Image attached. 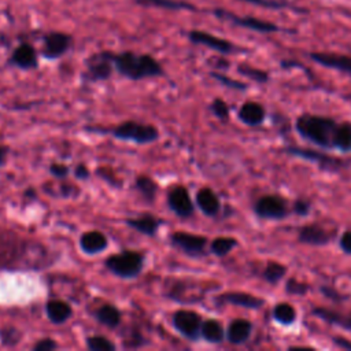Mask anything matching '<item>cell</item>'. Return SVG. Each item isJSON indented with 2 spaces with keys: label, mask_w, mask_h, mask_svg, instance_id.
<instances>
[{
  "label": "cell",
  "mask_w": 351,
  "mask_h": 351,
  "mask_svg": "<svg viewBox=\"0 0 351 351\" xmlns=\"http://www.w3.org/2000/svg\"><path fill=\"white\" fill-rule=\"evenodd\" d=\"M336 126L337 122L332 117L307 112L299 115L295 121V130L303 140L325 149H332V138Z\"/></svg>",
  "instance_id": "1"
},
{
  "label": "cell",
  "mask_w": 351,
  "mask_h": 351,
  "mask_svg": "<svg viewBox=\"0 0 351 351\" xmlns=\"http://www.w3.org/2000/svg\"><path fill=\"white\" fill-rule=\"evenodd\" d=\"M115 70L133 81L159 77L163 74L162 64L151 55H137L134 52L112 53Z\"/></svg>",
  "instance_id": "2"
},
{
  "label": "cell",
  "mask_w": 351,
  "mask_h": 351,
  "mask_svg": "<svg viewBox=\"0 0 351 351\" xmlns=\"http://www.w3.org/2000/svg\"><path fill=\"white\" fill-rule=\"evenodd\" d=\"M85 130L90 133L110 134L118 140L133 141L136 144H149L159 138L156 126L137 121H125L115 126H85Z\"/></svg>",
  "instance_id": "3"
},
{
  "label": "cell",
  "mask_w": 351,
  "mask_h": 351,
  "mask_svg": "<svg viewBox=\"0 0 351 351\" xmlns=\"http://www.w3.org/2000/svg\"><path fill=\"white\" fill-rule=\"evenodd\" d=\"M145 256L140 251L123 250L118 254L110 255L104 261V266L108 271L119 278H136L144 269Z\"/></svg>",
  "instance_id": "4"
},
{
  "label": "cell",
  "mask_w": 351,
  "mask_h": 351,
  "mask_svg": "<svg viewBox=\"0 0 351 351\" xmlns=\"http://www.w3.org/2000/svg\"><path fill=\"white\" fill-rule=\"evenodd\" d=\"M284 152L308 162L315 163L321 170L329 171V173H337L341 169H346L348 166V162L332 155H328L325 152L313 149V148H304L298 145H287L284 148Z\"/></svg>",
  "instance_id": "5"
},
{
  "label": "cell",
  "mask_w": 351,
  "mask_h": 351,
  "mask_svg": "<svg viewBox=\"0 0 351 351\" xmlns=\"http://www.w3.org/2000/svg\"><path fill=\"white\" fill-rule=\"evenodd\" d=\"M252 210L258 218L267 221H281L288 217L291 211L288 200L277 193H267L259 196L255 200Z\"/></svg>",
  "instance_id": "6"
},
{
  "label": "cell",
  "mask_w": 351,
  "mask_h": 351,
  "mask_svg": "<svg viewBox=\"0 0 351 351\" xmlns=\"http://www.w3.org/2000/svg\"><path fill=\"white\" fill-rule=\"evenodd\" d=\"M114 62L111 52H100L92 55L86 62V70L82 80L86 82H97L108 80L114 71Z\"/></svg>",
  "instance_id": "7"
},
{
  "label": "cell",
  "mask_w": 351,
  "mask_h": 351,
  "mask_svg": "<svg viewBox=\"0 0 351 351\" xmlns=\"http://www.w3.org/2000/svg\"><path fill=\"white\" fill-rule=\"evenodd\" d=\"M173 326L178 333L191 341L200 339V329L203 318L200 314L192 310H177L171 317Z\"/></svg>",
  "instance_id": "8"
},
{
  "label": "cell",
  "mask_w": 351,
  "mask_h": 351,
  "mask_svg": "<svg viewBox=\"0 0 351 351\" xmlns=\"http://www.w3.org/2000/svg\"><path fill=\"white\" fill-rule=\"evenodd\" d=\"M170 243L173 247L178 248L189 256H203L206 255V245L208 239L202 234L177 230L170 234Z\"/></svg>",
  "instance_id": "9"
},
{
  "label": "cell",
  "mask_w": 351,
  "mask_h": 351,
  "mask_svg": "<svg viewBox=\"0 0 351 351\" xmlns=\"http://www.w3.org/2000/svg\"><path fill=\"white\" fill-rule=\"evenodd\" d=\"M167 204L169 208L180 218H189L193 215L195 204L184 185H174L169 189Z\"/></svg>",
  "instance_id": "10"
},
{
  "label": "cell",
  "mask_w": 351,
  "mask_h": 351,
  "mask_svg": "<svg viewBox=\"0 0 351 351\" xmlns=\"http://www.w3.org/2000/svg\"><path fill=\"white\" fill-rule=\"evenodd\" d=\"M215 304L218 307L223 304H233L248 310H259L265 304V299L243 291H229L218 295L215 298Z\"/></svg>",
  "instance_id": "11"
},
{
  "label": "cell",
  "mask_w": 351,
  "mask_h": 351,
  "mask_svg": "<svg viewBox=\"0 0 351 351\" xmlns=\"http://www.w3.org/2000/svg\"><path fill=\"white\" fill-rule=\"evenodd\" d=\"M333 237H335V233L332 230H328L326 228L318 223H307L299 228L298 230L299 243H303L307 245L324 247V245H328Z\"/></svg>",
  "instance_id": "12"
},
{
  "label": "cell",
  "mask_w": 351,
  "mask_h": 351,
  "mask_svg": "<svg viewBox=\"0 0 351 351\" xmlns=\"http://www.w3.org/2000/svg\"><path fill=\"white\" fill-rule=\"evenodd\" d=\"M70 45H71V37L69 34L53 32L44 37V45H43L41 53L47 59H58L69 51Z\"/></svg>",
  "instance_id": "13"
},
{
  "label": "cell",
  "mask_w": 351,
  "mask_h": 351,
  "mask_svg": "<svg viewBox=\"0 0 351 351\" xmlns=\"http://www.w3.org/2000/svg\"><path fill=\"white\" fill-rule=\"evenodd\" d=\"M215 14L221 18H226L229 21H232L234 25H239L241 27L245 29H251L254 32H259V33H273V32H278L280 27L274 23H270L267 21H262L254 16H237L233 15L230 12L226 11H215Z\"/></svg>",
  "instance_id": "14"
},
{
  "label": "cell",
  "mask_w": 351,
  "mask_h": 351,
  "mask_svg": "<svg viewBox=\"0 0 351 351\" xmlns=\"http://www.w3.org/2000/svg\"><path fill=\"white\" fill-rule=\"evenodd\" d=\"M311 314L329 325L351 330V311H340L325 306H314L311 308Z\"/></svg>",
  "instance_id": "15"
},
{
  "label": "cell",
  "mask_w": 351,
  "mask_h": 351,
  "mask_svg": "<svg viewBox=\"0 0 351 351\" xmlns=\"http://www.w3.org/2000/svg\"><path fill=\"white\" fill-rule=\"evenodd\" d=\"M189 40L195 44H200L204 47H208L210 49H214L219 53H230L233 52L236 48L232 43H229L228 40H223L221 37H217L214 34H210L207 32H202V30H192L189 32Z\"/></svg>",
  "instance_id": "16"
},
{
  "label": "cell",
  "mask_w": 351,
  "mask_h": 351,
  "mask_svg": "<svg viewBox=\"0 0 351 351\" xmlns=\"http://www.w3.org/2000/svg\"><path fill=\"white\" fill-rule=\"evenodd\" d=\"M311 60L315 63L328 67L335 69L341 73H347L351 75V56L346 55H337V53H328V52H311L310 53Z\"/></svg>",
  "instance_id": "17"
},
{
  "label": "cell",
  "mask_w": 351,
  "mask_h": 351,
  "mask_svg": "<svg viewBox=\"0 0 351 351\" xmlns=\"http://www.w3.org/2000/svg\"><path fill=\"white\" fill-rule=\"evenodd\" d=\"M252 322L245 318H234L225 329V337L230 344L239 346L245 343L252 333Z\"/></svg>",
  "instance_id": "18"
},
{
  "label": "cell",
  "mask_w": 351,
  "mask_h": 351,
  "mask_svg": "<svg viewBox=\"0 0 351 351\" xmlns=\"http://www.w3.org/2000/svg\"><path fill=\"white\" fill-rule=\"evenodd\" d=\"M196 206L207 217H217L221 211V200L218 195L208 186H203L196 192Z\"/></svg>",
  "instance_id": "19"
},
{
  "label": "cell",
  "mask_w": 351,
  "mask_h": 351,
  "mask_svg": "<svg viewBox=\"0 0 351 351\" xmlns=\"http://www.w3.org/2000/svg\"><path fill=\"white\" fill-rule=\"evenodd\" d=\"M237 118L248 126H259L265 122L266 110L258 101H245L239 107Z\"/></svg>",
  "instance_id": "20"
},
{
  "label": "cell",
  "mask_w": 351,
  "mask_h": 351,
  "mask_svg": "<svg viewBox=\"0 0 351 351\" xmlns=\"http://www.w3.org/2000/svg\"><path fill=\"white\" fill-rule=\"evenodd\" d=\"M11 63L22 70L36 69L38 64L37 52L30 44L23 43L14 49V52L11 55Z\"/></svg>",
  "instance_id": "21"
},
{
  "label": "cell",
  "mask_w": 351,
  "mask_h": 351,
  "mask_svg": "<svg viewBox=\"0 0 351 351\" xmlns=\"http://www.w3.org/2000/svg\"><path fill=\"white\" fill-rule=\"evenodd\" d=\"M125 222L128 226L145 236H155L159 226L163 225L162 218H158L152 214H141L133 218H128Z\"/></svg>",
  "instance_id": "22"
},
{
  "label": "cell",
  "mask_w": 351,
  "mask_h": 351,
  "mask_svg": "<svg viewBox=\"0 0 351 351\" xmlns=\"http://www.w3.org/2000/svg\"><path fill=\"white\" fill-rule=\"evenodd\" d=\"M80 247L88 255H95L108 247L107 237L99 230H88L80 237Z\"/></svg>",
  "instance_id": "23"
},
{
  "label": "cell",
  "mask_w": 351,
  "mask_h": 351,
  "mask_svg": "<svg viewBox=\"0 0 351 351\" xmlns=\"http://www.w3.org/2000/svg\"><path fill=\"white\" fill-rule=\"evenodd\" d=\"M45 314L52 324L60 325V324H64L71 317L73 308L64 300L51 299L45 303Z\"/></svg>",
  "instance_id": "24"
},
{
  "label": "cell",
  "mask_w": 351,
  "mask_h": 351,
  "mask_svg": "<svg viewBox=\"0 0 351 351\" xmlns=\"http://www.w3.org/2000/svg\"><path fill=\"white\" fill-rule=\"evenodd\" d=\"M200 337L203 340H206L207 343L219 344L226 339L225 337V328L218 319H214V318L203 319L202 329H200Z\"/></svg>",
  "instance_id": "25"
},
{
  "label": "cell",
  "mask_w": 351,
  "mask_h": 351,
  "mask_svg": "<svg viewBox=\"0 0 351 351\" xmlns=\"http://www.w3.org/2000/svg\"><path fill=\"white\" fill-rule=\"evenodd\" d=\"M95 317L96 319L110 328V329H115L119 326L121 321H122V314L119 311V308L111 303H104L101 304L96 311H95Z\"/></svg>",
  "instance_id": "26"
},
{
  "label": "cell",
  "mask_w": 351,
  "mask_h": 351,
  "mask_svg": "<svg viewBox=\"0 0 351 351\" xmlns=\"http://www.w3.org/2000/svg\"><path fill=\"white\" fill-rule=\"evenodd\" d=\"M332 149L343 154L351 152V122L337 123L332 138Z\"/></svg>",
  "instance_id": "27"
},
{
  "label": "cell",
  "mask_w": 351,
  "mask_h": 351,
  "mask_svg": "<svg viewBox=\"0 0 351 351\" xmlns=\"http://www.w3.org/2000/svg\"><path fill=\"white\" fill-rule=\"evenodd\" d=\"M296 317H298V313L295 307L288 302H280L274 304L271 310V318L284 326L292 325L296 321Z\"/></svg>",
  "instance_id": "28"
},
{
  "label": "cell",
  "mask_w": 351,
  "mask_h": 351,
  "mask_svg": "<svg viewBox=\"0 0 351 351\" xmlns=\"http://www.w3.org/2000/svg\"><path fill=\"white\" fill-rule=\"evenodd\" d=\"M134 188L140 192V195L144 197L145 202H148V203L155 202L159 186L154 181V178H151L149 176H145V174L137 176L134 178Z\"/></svg>",
  "instance_id": "29"
},
{
  "label": "cell",
  "mask_w": 351,
  "mask_h": 351,
  "mask_svg": "<svg viewBox=\"0 0 351 351\" xmlns=\"http://www.w3.org/2000/svg\"><path fill=\"white\" fill-rule=\"evenodd\" d=\"M239 245V240L232 236H218L210 241V252L215 256H226Z\"/></svg>",
  "instance_id": "30"
},
{
  "label": "cell",
  "mask_w": 351,
  "mask_h": 351,
  "mask_svg": "<svg viewBox=\"0 0 351 351\" xmlns=\"http://www.w3.org/2000/svg\"><path fill=\"white\" fill-rule=\"evenodd\" d=\"M287 271H288V269H287L285 265H282L277 261H269L265 265L261 276L266 282H269L271 285H276L285 277Z\"/></svg>",
  "instance_id": "31"
},
{
  "label": "cell",
  "mask_w": 351,
  "mask_h": 351,
  "mask_svg": "<svg viewBox=\"0 0 351 351\" xmlns=\"http://www.w3.org/2000/svg\"><path fill=\"white\" fill-rule=\"evenodd\" d=\"M237 71L247 77V78H251L252 81L258 82V84H266L270 78L269 73L266 70H262V69H258V67H252V66H248V64H240L237 67Z\"/></svg>",
  "instance_id": "32"
},
{
  "label": "cell",
  "mask_w": 351,
  "mask_h": 351,
  "mask_svg": "<svg viewBox=\"0 0 351 351\" xmlns=\"http://www.w3.org/2000/svg\"><path fill=\"white\" fill-rule=\"evenodd\" d=\"M85 343L90 351H114L115 350V344L106 336H100V335L88 336Z\"/></svg>",
  "instance_id": "33"
},
{
  "label": "cell",
  "mask_w": 351,
  "mask_h": 351,
  "mask_svg": "<svg viewBox=\"0 0 351 351\" xmlns=\"http://www.w3.org/2000/svg\"><path fill=\"white\" fill-rule=\"evenodd\" d=\"M311 289L310 284L304 282V281H300L295 277H289L287 281H285V292L288 295H295V296H304L308 291Z\"/></svg>",
  "instance_id": "34"
},
{
  "label": "cell",
  "mask_w": 351,
  "mask_h": 351,
  "mask_svg": "<svg viewBox=\"0 0 351 351\" xmlns=\"http://www.w3.org/2000/svg\"><path fill=\"white\" fill-rule=\"evenodd\" d=\"M210 75H211L214 80H217L218 82H221L222 85H225L226 88H230V89H234V90H243V92H244V90H247V88H248L247 84H244V82H241V81H239V80L230 78V77H228V75H225V74H222V73L211 71Z\"/></svg>",
  "instance_id": "35"
},
{
  "label": "cell",
  "mask_w": 351,
  "mask_h": 351,
  "mask_svg": "<svg viewBox=\"0 0 351 351\" xmlns=\"http://www.w3.org/2000/svg\"><path fill=\"white\" fill-rule=\"evenodd\" d=\"M210 111L221 121H226L229 118V112L230 108L228 106V103L225 100H222L221 97H215L211 104H210Z\"/></svg>",
  "instance_id": "36"
},
{
  "label": "cell",
  "mask_w": 351,
  "mask_h": 351,
  "mask_svg": "<svg viewBox=\"0 0 351 351\" xmlns=\"http://www.w3.org/2000/svg\"><path fill=\"white\" fill-rule=\"evenodd\" d=\"M143 4H155L158 7H165V8H171V10H180V8H188V10H193V7L191 4H185V3H180L176 0H137Z\"/></svg>",
  "instance_id": "37"
},
{
  "label": "cell",
  "mask_w": 351,
  "mask_h": 351,
  "mask_svg": "<svg viewBox=\"0 0 351 351\" xmlns=\"http://www.w3.org/2000/svg\"><path fill=\"white\" fill-rule=\"evenodd\" d=\"M319 291H321V293H322L326 299H329V300H332V302H335V303H343V302H346V300L350 299V295H343V293H340L339 291H336V289H335L333 287H330V285H321Z\"/></svg>",
  "instance_id": "38"
},
{
  "label": "cell",
  "mask_w": 351,
  "mask_h": 351,
  "mask_svg": "<svg viewBox=\"0 0 351 351\" xmlns=\"http://www.w3.org/2000/svg\"><path fill=\"white\" fill-rule=\"evenodd\" d=\"M296 215L299 217H307L310 213H311V203L310 200L307 199H296L292 204V208H291Z\"/></svg>",
  "instance_id": "39"
},
{
  "label": "cell",
  "mask_w": 351,
  "mask_h": 351,
  "mask_svg": "<svg viewBox=\"0 0 351 351\" xmlns=\"http://www.w3.org/2000/svg\"><path fill=\"white\" fill-rule=\"evenodd\" d=\"M58 347H59L58 343L52 337H44V339L36 341L32 348H33V351H53Z\"/></svg>",
  "instance_id": "40"
},
{
  "label": "cell",
  "mask_w": 351,
  "mask_h": 351,
  "mask_svg": "<svg viewBox=\"0 0 351 351\" xmlns=\"http://www.w3.org/2000/svg\"><path fill=\"white\" fill-rule=\"evenodd\" d=\"M49 173H51L53 177H56V178L64 180V178L69 176L70 169H69L64 163H58V162H55V163H52V165L49 166Z\"/></svg>",
  "instance_id": "41"
},
{
  "label": "cell",
  "mask_w": 351,
  "mask_h": 351,
  "mask_svg": "<svg viewBox=\"0 0 351 351\" xmlns=\"http://www.w3.org/2000/svg\"><path fill=\"white\" fill-rule=\"evenodd\" d=\"M339 247L340 250L347 254L351 255V229L344 230L339 239Z\"/></svg>",
  "instance_id": "42"
},
{
  "label": "cell",
  "mask_w": 351,
  "mask_h": 351,
  "mask_svg": "<svg viewBox=\"0 0 351 351\" xmlns=\"http://www.w3.org/2000/svg\"><path fill=\"white\" fill-rule=\"evenodd\" d=\"M247 3H252L261 7H267V8H282L285 7L284 1H278V0H243Z\"/></svg>",
  "instance_id": "43"
},
{
  "label": "cell",
  "mask_w": 351,
  "mask_h": 351,
  "mask_svg": "<svg viewBox=\"0 0 351 351\" xmlns=\"http://www.w3.org/2000/svg\"><path fill=\"white\" fill-rule=\"evenodd\" d=\"M74 176L78 180H88L89 176H90V171H89V169H88V166L85 163H78L74 167Z\"/></svg>",
  "instance_id": "44"
},
{
  "label": "cell",
  "mask_w": 351,
  "mask_h": 351,
  "mask_svg": "<svg viewBox=\"0 0 351 351\" xmlns=\"http://www.w3.org/2000/svg\"><path fill=\"white\" fill-rule=\"evenodd\" d=\"M332 341H333L336 346L341 347V348H347V350H351V341H350V340H347V339H344V337H340V336H333V337H332Z\"/></svg>",
  "instance_id": "45"
},
{
  "label": "cell",
  "mask_w": 351,
  "mask_h": 351,
  "mask_svg": "<svg viewBox=\"0 0 351 351\" xmlns=\"http://www.w3.org/2000/svg\"><path fill=\"white\" fill-rule=\"evenodd\" d=\"M73 189H74V185H70V184H62L60 185V193L64 197L71 196L73 195Z\"/></svg>",
  "instance_id": "46"
},
{
  "label": "cell",
  "mask_w": 351,
  "mask_h": 351,
  "mask_svg": "<svg viewBox=\"0 0 351 351\" xmlns=\"http://www.w3.org/2000/svg\"><path fill=\"white\" fill-rule=\"evenodd\" d=\"M8 147L7 145H1L0 144V166H3L7 162V156H8Z\"/></svg>",
  "instance_id": "47"
}]
</instances>
